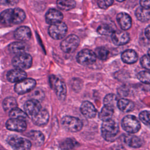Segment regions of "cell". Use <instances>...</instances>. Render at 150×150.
Masks as SVG:
<instances>
[{
    "label": "cell",
    "instance_id": "1",
    "mask_svg": "<svg viewBox=\"0 0 150 150\" xmlns=\"http://www.w3.org/2000/svg\"><path fill=\"white\" fill-rule=\"evenodd\" d=\"M26 18L25 12L20 8L8 9L0 14V23L6 26L19 24Z\"/></svg>",
    "mask_w": 150,
    "mask_h": 150
},
{
    "label": "cell",
    "instance_id": "2",
    "mask_svg": "<svg viewBox=\"0 0 150 150\" xmlns=\"http://www.w3.org/2000/svg\"><path fill=\"white\" fill-rule=\"evenodd\" d=\"M101 131L103 137L105 140L113 141L119 132V127L114 120L110 119L103 121L101 127Z\"/></svg>",
    "mask_w": 150,
    "mask_h": 150
},
{
    "label": "cell",
    "instance_id": "3",
    "mask_svg": "<svg viewBox=\"0 0 150 150\" xmlns=\"http://www.w3.org/2000/svg\"><path fill=\"white\" fill-rule=\"evenodd\" d=\"M50 87L54 91L56 96L60 101L65 100L66 97L67 88L64 82L59 77L52 75L49 77Z\"/></svg>",
    "mask_w": 150,
    "mask_h": 150
},
{
    "label": "cell",
    "instance_id": "4",
    "mask_svg": "<svg viewBox=\"0 0 150 150\" xmlns=\"http://www.w3.org/2000/svg\"><path fill=\"white\" fill-rule=\"evenodd\" d=\"M62 127L70 132H78L83 127V122L76 117L72 116H64L61 120Z\"/></svg>",
    "mask_w": 150,
    "mask_h": 150
},
{
    "label": "cell",
    "instance_id": "5",
    "mask_svg": "<svg viewBox=\"0 0 150 150\" xmlns=\"http://www.w3.org/2000/svg\"><path fill=\"white\" fill-rule=\"evenodd\" d=\"M80 43L79 37L74 34H71L66 37L60 43V48L66 53H71L78 47Z\"/></svg>",
    "mask_w": 150,
    "mask_h": 150
},
{
    "label": "cell",
    "instance_id": "6",
    "mask_svg": "<svg viewBox=\"0 0 150 150\" xmlns=\"http://www.w3.org/2000/svg\"><path fill=\"white\" fill-rule=\"evenodd\" d=\"M12 63L13 66L16 69L23 70L31 67L32 64V57L26 53L16 54L13 58Z\"/></svg>",
    "mask_w": 150,
    "mask_h": 150
},
{
    "label": "cell",
    "instance_id": "7",
    "mask_svg": "<svg viewBox=\"0 0 150 150\" xmlns=\"http://www.w3.org/2000/svg\"><path fill=\"white\" fill-rule=\"evenodd\" d=\"M122 128L128 133L134 134L137 132L141 128V124L137 118L132 115L125 116L122 120Z\"/></svg>",
    "mask_w": 150,
    "mask_h": 150
},
{
    "label": "cell",
    "instance_id": "8",
    "mask_svg": "<svg viewBox=\"0 0 150 150\" xmlns=\"http://www.w3.org/2000/svg\"><path fill=\"white\" fill-rule=\"evenodd\" d=\"M67 32V26L65 23L59 22L49 27L48 33L50 37L56 40H60L63 38Z\"/></svg>",
    "mask_w": 150,
    "mask_h": 150
},
{
    "label": "cell",
    "instance_id": "9",
    "mask_svg": "<svg viewBox=\"0 0 150 150\" xmlns=\"http://www.w3.org/2000/svg\"><path fill=\"white\" fill-rule=\"evenodd\" d=\"M76 59L79 64L83 66H89L96 62L97 57L93 50L86 49L78 53Z\"/></svg>",
    "mask_w": 150,
    "mask_h": 150
},
{
    "label": "cell",
    "instance_id": "10",
    "mask_svg": "<svg viewBox=\"0 0 150 150\" xmlns=\"http://www.w3.org/2000/svg\"><path fill=\"white\" fill-rule=\"evenodd\" d=\"M8 143L13 150H30L32 143L24 138L13 136L8 139Z\"/></svg>",
    "mask_w": 150,
    "mask_h": 150
},
{
    "label": "cell",
    "instance_id": "11",
    "mask_svg": "<svg viewBox=\"0 0 150 150\" xmlns=\"http://www.w3.org/2000/svg\"><path fill=\"white\" fill-rule=\"evenodd\" d=\"M36 81L30 78H26L18 83L15 86L14 89L19 94H23L32 91L36 86Z\"/></svg>",
    "mask_w": 150,
    "mask_h": 150
},
{
    "label": "cell",
    "instance_id": "12",
    "mask_svg": "<svg viewBox=\"0 0 150 150\" xmlns=\"http://www.w3.org/2000/svg\"><path fill=\"white\" fill-rule=\"evenodd\" d=\"M112 43L117 46L124 45L130 40L128 32L125 30H114L111 35Z\"/></svg>",
    "mask_w": 150,
    "mask_h": 150
},
{
    "label": "cell",
    "instance_id": "13",
    "mask_svg": "<svg viewBox=\"0 0 150 150\" xmlns=\"http://www.w3.org/2000/svg\"><path fill=\"white\" fill-rule=\"evenodd\" d=\"M41 109L42 107L40 103L36 99L28 100L24 105L25 112L30 118L35 115Z\"/></svg>",
    "mask_w": 150,
    "mask_h": 150
},
{
    "label": "cell",
    "instance_id": "14",
    "mask_svg": "<svg viewBox=\"0 0 150 150\" xmlns=\"http://www.w3.org/2000/svg\"><path fill=\"white\" fill-rule=\"evenodd\" d=\"M6 127L11 131L23 132L26 130L27 125L25 120L10 118L6 122Z\"/></svg>",
    "mask_w": 150,
    "mask_h": 150
},
{
    "label": "cell",
    "instance_id": "15",
    "mask_svg": "<svg viewBox=\"0 0 150 150\" xmlns=\"http://www.w3.org/2000/svg\"><path fill=\"white\" fill-rule=\"evenodd\" d=\"M63 18V13L56 9H50L45 15V19L47 23L52 25L62 22Z\"/></svg>",
    "mask_w": 150,
    "mask_h": 150
},
{
    "label": "cell",
    "instance_id": "16",
    "mask_svg": "<svg viewBox=\"0 0 150 150\" xmlns=\"http://www.w3.org/2000/svg\"><path fill=\"white\" fill-rule=\"evenodd\" d=\"M27 77L26 72L22 70L15 69L9 71L6 74L8 80L12 83H18Z\"/></svg>",
    "mask_w": 150,
    "mask_h": 150
},
{
    "label": "cell",
    "instance_id": "17",
    "mask_svg": "<svg viewBox=\"0 0 150 150\" xmlns=\"http://www.w3.org/2000/svg\"><path fill=\"white\" fill-rule=\"evenodd\" d=\"M116 19L118 25L123 30H127L131 27L132 19L128 13L120 12L117 15Z\"/></svg>",
    "mask_w": 150,
    "mask_h": 150
},
{
    "label": "cell",
    "instance_id": "18",
    "mask_svg": "<svg viewBox=\"0 0 150 150\" xmlns=\"http://www.w3.org/2000/svg\"><path fill=\"white\" fill-rule=\"evenodd\" d=\"M80 111L82 114L87 118H94L97 114V110L94 105L88 101H85L81 104Z\"/></svg>",
    "mask_w": 150,
    "mask_h": 150
},
{
    "label": "cell",
    "instance_id": "19",
    "mask_svg": "<svg viewBox=\"0 0 150 150\" xmlns=\"http://www.w3.org/2000/svg\"><path fill=\"white\" fill-rule=\"evenodd\" d=\"M33 122L38 126L46 125L49 118L48 112L45 109H41L35 115L31 118Z\"/></svg>",
    "mask_w": 150,
    "mask_h": 150
},
{
    "label": "cell",
    "instance_id": "20",
    "mask_svg": "<svg viewBox=\"0 0 150 150\" xmlns=\"http://www.w3.org/2000/svg\"><path fill=\"white\" fill-rule=\"evenodd\" d=\"M32 36V33L30 28L28 26H23L19 27L14 32L15 38L21 41L29 40Z\"/></svg>",
    "mask_w": 150,
    "mask_h": 150
},
{
    "label": "cell",
    "instance_id": "21",
    "mask_svg": "<svg viewBox=\"0 0 150 150\" xmlns=\"http://www.w3.org/2000/svg\"><path fill=\"white\" fill-rule=\"evenodd\" d=\"M8 48L11 53L19 54L26 53L29 47L28 45L23 42H15L11 43Z\"/></svg>",
    "mask_w": 150,
    "mask_h": 150
},
{
    "label": "cell",
    "instance_id": "22",
    "mask_svg": "<svg viewBox=\"0 0 150 150\" xmlns=\"http://www.w3.org/2000/svg\"><path fill=\"white\" fill-rule=\"evenodd\" d=\"M121 57L122 61L124 63L127 64H133L137 61L138 56L135 50L132 49H128L125 50L121 54Z\"/></svg>",
    "mask_w": 150,
    "mask_h": 150
},
{
    "label": "cell",
    "instance_id": "23",
    "mask_svg": "<svg viewBox=\"0 0 150 150\" xmlns=\"http://www.w3.org/2000/svg\"><path fill=\"white\" fill-rule=\"evenodd\" d=\"M28 137L30 139L32 142L36 146H40L44 143L45 137L40 131H30L28 133Z\"/></svg>",
    "mask_w": 150,
    "mask_h": 150
},
{
    "label": "cell",
    "instance_id": "24",
    "mask_svg": "<svg viewBox=\"0 0 150 150\" xmlns=\"http://www.w3.org/2000/svg\"><path fill=\"white\" fill-rule=\"evenodd\" d=\"M117 106L122 111L128 112L132 111L134 108L135 105L132 101L128 99L121 98L118 100Z\"/></svg>",
    "mask_w": 150,
    "mask_h": 150
},
{
    "label": "cell",
    "instance_id": "25",
    "mask_svg": "<svg viewBox=\"0 0 150 150\" xmlns=\"http://www.w3.org/2000/svg\"><path fill=\"white\" fill-rule=\"evenodd\" d=\"M124 142L129 146L134 148H139L142 145L141 139L135 135H126L124 138Z\"/></svg>",
    "mask_w": 150,
    "mask_h": 150
},
{
    "label": "cell",
    "instance_id": "26",
    "mask_svg": "<svg viewBox=\"0 0 150 150\" xmlns=\"http://www.w3.org/2000/svg\"><path fill=\"white\" fill-rule=\"evenodd\" d=\"M135 16L141 22L148 21L150 18L149 9H145L140 6L135 11Z\"/></svg>",
    "mask_w": 150,
    "mask_h": 150
},
{
    "label": "cell",
    "instance_id": "27",
    "mask_svg": "<svg viewBox=\"0 0 150 150\" xmlns=\"http://www.w3.org/2000/svg\"><path fill=\"white\" fill-rule=\"evenodd\" d=\"M79 143L72 138H66L60 142L59 146L63 150H71L79 146Z\"/></svg>",
    "mask_w": 150,
    "mask_h": 150
},
{
    "label": "cell",
    "instance_id": "28",
    "mask_svg": "<svg viewBox=\"0 0 150 150\" xmlns=\"http://www.w3.org/2000/svg\"><path fill=\"white\" fill-rule=\"evenodd\" d=\"M58 8L63 11H69L76 6V2L74 0H57Z\"/></svg>",
    "mask_w": 150,
    "mask_h": 150
},
{
    "label": "cell",
    "instance_id": "29",
    "mask_svg": "<svg viewBox=\"0 0 150 150\" xmlns=\"http://www.w3.org/2000/svg\"><path fill=\"white\" fill-rule=\"evenodd\" d=\"M18 104L16 99L12 97H8L6 98L3 103L2 107L5 111H10L12 110L17 107Z\"/></svg>",
    "mask_w": 150,
    "mask_h": 150
},
{
    "label": "cell",
    "instance_id": "30",
    "mask_svg": "<svg viewBox=\"0 0 150 150\" xmlns=\"http://www.w3.org/2000/svg\"><path fill=\"white\" fill-rule=\"evenodd\" d=\"M113 112H114L113 108L104 105L102 108L100 112L99 113L98 117L100 119L103 121H107L111 119V117L113 115Z\"/></svg>",
    "mask_w": 150,
    "mask_h": 150
},
{
    "label": "cell",
    "instance_id": "31",
    "mask_svg": "<svg viewBox=\"0 0 150 150\" xmlns=\"http://www.w3.org/2000/svg\"><path fill=\"white\" fill-rule=\"evenodd\" d=\"M104 104L105 106L114 108L117 105V97L114 94H108L104 98Z\"/></svg>",
    "mask_w": 150,
    "mask_h": 150
},
{
    "label": "cell",
    "instance_id": "32",
    "mask_svg": "<svg viewBox=\"0 0 150 150\" xmlns=\"http://www.w3.org/2000/svg\"><path fill=\"white\" fill-rule=\"evenodd\" d=\"M9 115L11 118L19 119L22 120H25L28 118V115H26V114L22 110L17 107L10 111Z\"/></svg>",
    "mask_w": 150,
    "mask_h": 150
},
{
    "label": "cell",
    "instance_id": "33",
    "mask_svg": "<svg viewBox=\"0 0 150 150\" xmlns=\"http://www.w3.org/2000/svg\"><path fill=\"white\" fill-rule=\"evenodd\" d=\"M113 28L108 24L103 23L100 25L97 28V32L101 35H109L114 32Z\"/></svg>",
    "mask_w": 150,
    "mask_h": 150
},
{
    "label": "cell",
    "instance_id": "34",
    "mask_svg": "<svg viewBox=\"0 0 150 150\" xmlns=\"http://www.w3.org/2000/svg\"><path fill=\"white\" fill-rule=\"evenodd\" d=\"M94 53L97 57H98L100 60H105L108 57L109 52L106 48L104 47H99L97 48Z\"/></svg>",
    "mask_w": 150,
    "mask_h": 150
},
{
    "label": "cell",
    "instance_id": "35",
    "mask_svg": "<svg viewBox=\"0 0 150 150\" xmlns=\"http://www.w3.org/2000/svg\"><path fill=\"white\" fill-rule=\"evenodd\" d=\"M138 79L142 83L149 84L150 82V74L148 71H141L137 74Z\"/></svg>",
    "mask_w": 150,
    "mask_h": 150
},
{
    "label": "cell",
    "instance_id": "36",
    "mask_svg": "<svg viewBox=\"0 0 150 150\" xmlns=\"http://www.w3.org/2000/svg\"><path fill=\"white\" fill-rule=\"evenodd\" d=\"M139 119L145 124L149 125V112L148 111H143L139 114Z\"/></svg>",
    "mask_w": 150,
    "mask_h": 150
},
{
    "label": "cell",
    "instance_id": "37",
    "mask_svg": "<svg viewBox=\"0 0 150 150\" xmlns=\"http://www.w3.org/2000/svg\"><path fill=\"white\" fill-rule=\"evenodd\" d=\"M114 2V0H98L97 4L101 9H107Z\"/></svg>",
    "mask_w": 150,
    "mask_h": 150
},
{
    "label": "cell",
    "instance_id": "38",
    "mask_svg": "<svg viewBox=\"0 0 150 150\" xmlns=\"http://www.w3.org/2000/svg\"><path fill=\"white\" fill-rule=\"evenodd\" d=\"M140 63L142 67L146 69L148 71L149 70L150 67H149V57L147 55L143 56L140 60Z\"/></svg>",
    "mask_w": 150,
    "mask_h": 150
},
{
    "label": "cell",
    "instance_id": "39",
    "mask_svg": "<svg viewBox=\"0 0 150 150\" xmlns=\"http://www.w3.org/2000/svg\"><path fill=\"white\" fill-rule=\"evenodd\" d=\"M18 0H0V4L5 6H13L16 4Z\"/></svg>",
    "mask_w": 150,
    "mask_h": 150
},
{
    "label": "cell",
    "instance_id": "40",
    "mask_svg": "<svg viewBox=\"0 0 150 150\" xmlns=\"http://www.w3.org/2000/svg\"><path fill=\"white\" fill-rule=\"evenodd\" d=\"M140 5L144 8L149 9V0H140Z\"/></svg>",
    "mask_w": 150,
    "mask_h": 150
},
{
    "label": "cell",
    "instance_id": "41",
    "mask_svg": "<svg viewBox=\"0 0 150 150\" xmlns=\"http://www.w3.org/2000/svg\"><path fill=\"white\" fill-rule=\"evenodd\" d=\"M149 32H150L149 25H148V26L145 28V37L147 38L148 40L149 39V35H150Z\"/></svg>",
    "mask_w": 150,
    "mask_h": 150
},
{
    "label": "cell",
    "instance_id": "42",
    "mask_svg": "<svg viewBox=\"0 0 150 150\" xmlns=\"http://www.w3.org/2000/svg\"><path fill=\"white\" fill-rule=\"evenodd\" d=\"M116 1H117L118 2H123V1H125V0H116Z\"/></svg>",
    "mask_w": 150,
    "mask_h": 150
}]
</instances>
